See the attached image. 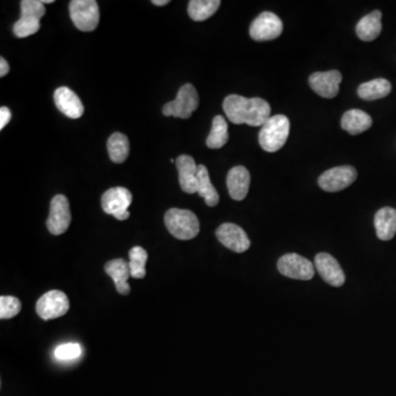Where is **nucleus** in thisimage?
I'll use <instances>...</instances> for the list:
<instances>
[{"label":"nucleus","instance_id":"25","mask_svg":"<svg viewBox=\"0 0 396 396\" xmlns=\"http://www.w3.org/2000/svg\"><path fill=\"white\" fill-rule=\"evenodd\" d=\"M219 0H192L189 3V15L194 21H204L216 14Z\"/></svg>","mask_w":396,"mask_h":396},{"label":"nucleus","instance_id":"30","mask_svg":"<svg viewBox=\"0 0 396 396\" xmlns=\"http://www.w3.org/2000/svg\"><path fill=\"white\" fill-rule=\"evenodd\" d=\"M20 5H21V17L40 20L46 14V8L39 0H24Z\"/></svg>","mask_w":396,"mask_h":396},{"label":"nucleus","instance_id":"23","mask_svg":"<svg viewBox=\"0 0 396 396\" xmlns=\"http://www.w3.org/2000/svg\"><path fill=\"white\" fill-rule=\"evenodd\" d=\"M198 195L205 199L206 205L214 207L219 203V195L210 182L209 173L205 165H198Z\"/></svg>","mask_w":396,"mask_h":396},{"label":"nucleus","instance_id":"26","mask_svg":"<svg viewBox=\"0 0 396 396\" xmlns=\"http://www.w3.org/2000/svg\"><path fill=\"white\" fill-rule=\"evenodd\" d=\"M228 123L222 116H216L206 145L209 149H220L228 142Z\"/></svg>","mask_w":396,"mask_h":396},{"label":"nucleus","instance_id":"18","mask_svg":"<svg viewBox=\"0 0 396 396\" xmlns=\"http://www.w3.org/2000/svg\"><path fill=\"white\" fill-rule=\"evenodd\" d=\"M106 273L114 280L117 292L121 295H128L130 293L128 278H130V269L123 259H115L107 262L105 266Z\"/></svg>","mask_w":396,"mask_h":396},{"label":"nucleus","instance_id":"13","mask_svg":"<svg viewBox=\"0 0 396 396\" xmlns=\"http://www.w3.org/2000/svg\"><path fill=\"white\" fill-rule=\"evenodd\" d=\"M343 75L339 71L333 70L328 72H317L309 76V86L319 96L324 98H333L339 93Z\"/></svg>","mask_w":396,"mask_h":396},{"label":"nucleus","instance_id":"35","mask_svg":"<svg viewBox=\"0 0 396 396\" xmlns=\"http://www.w3.org/2000/svg\"><path fill=\"white\" fill-rule=\"evenodd\" d=\"M54 3L53 0H44V1H42V4H52Z\"/></svg>","mask_w":396,"mask_h":396},{"label":"nucleus","instance_id":"4","mask_svg":"<svg viewBox=\"0 0 396 396\" xmlns=\"http://www.w3.org/2000/svg\"><path fill=\"white\" fill-rule=\"evenodd\" d=\"M199 97L192 84H185L179 88L177 98L163 107V115L175 118L189 119L198 108Z\"/></svg>","mask_w":396,"mask_h":396},{"label":"nucleus","instance_id":"29","mask_svg":"<svg viewBox=\"0 0 396 396\" xmlns=\"http://www.w3.org/2000/svg\"><path fill=\"white\" fill-rule=\"evenodd\" d=\"M21 302L17 297H0V318L9 319L17 316L21 311Z\"/></svg>","mask_w":396,"mask_h":396},{"label":"nucleus","instance_id":"21","mask_svg":"<svg viewBox=\"0 0 396 396\" xmlns=\"http://www.w3.org/2000/svg\"><path fill=\"white\" fill-rule=\"evenodd\" d=\"M382 14L379 10L371 12L365 16L360 21L358 22L355 27L357 36L360 40L365 42L373 41L377 39L382 31Z\"/></svg>","mask_w":396,"mask_h":396},{"label":"nucleus","instance_id":"19","mask_svg":"<svg viewBox=\"0 0 396 396\" xmlns=\"http://www.w3.org/2000/svg\"><path fill=\"white\" fill-rule=\"evenodd\" d=\"M375 226L380 240L389 241L396 234V209L383 207L375 216Z\"/></svg>","mask_w":396,"mask_h":396},{"label":"nucleus","instance_id":"11","mask_svg":"<svg viewBox=\"0 0 396 396\" xmlns=\"http://www.w3.org/2000/svg\"><path fill=\"white\" fill-rule=\"evenodd\" d=\"M71 216L70 203L64 195L54 196L50 208V215L46 220L48 231L54 236L63 234L70 227Z\"/></svg>","mask_w":396,"mask_h":396},{"label":"nucleus","instance_id":"8","mask_svg":"<svg viewBox=\"0 0 396 396\" xmlns=\"http://www.w3.org/2000/svg\"><path fill=\"white\" fill-rule=\"evenodd\" d=\"M357 177L358 172L355 167L350 165H343L324 172L319 177L318 184L321 189L329 193H335L350 187Z\"/></svg>","mask_w":396,"mask_h":396},{"label":"nucleus","instance_id":"7","mask_svg":"<svg viewBox=\"0 0 396 396\" xmlns=\"http://www.w3.org/2000/svg\"><path fill=\"white\" fill-rule=\"evenodd\" d=\"M132 203V195L125 187H114L105 192L102 197V207L105 213L114 216L116 219H128L129 206Z\"/></svg>","mask_w":396,"mask_h":396},{"label":"nucleus","instance_id":"34","mask_svg":"<svg viewBox=\"0 0 396 396\" xmlns=\"http://www.w3.org/2000/svg\"><path fill=\"white\" fill-rule=\"evenodd\" d=\"M152 4L155 6H165L170 4V0H153Z\"/></svg>","mask_w":396,"mask_h":396},{"label":"nucleus","instance_id":"15","mask_svg":"<svg viewBox=\"0 0 396 396\" xmlns=\"http://www.w3.org/2000/svg\"><path fill=\"white\" fill-rule=\"evenodd\" d=\"M179 181L185 193L194 194L198 191V165L189 155H179L177 159Z\"/></svg>","mask_w":396,"mask_h":396},{"label":"nucleus","instance_id":"14","mask_svg":"<svg viewBox=\"0 0 396 396\" xmlns=\"http://www.w3.org/2000/svg\"><path fill=\"white\" fill-rule=\"evenodd\" d=\"M315 266L319 276L329 286L340 288L345 284V276L340 264L330 254L321 252L315 258Z\"/></svg>","mask_w":396,"mask_h":396},{"label":"nucleus","instance_id":"1","mask_svg":"<svg viewBox=\"0 0 396 396\" xmlns=\"http://www.w3.org/2000/svg\"><path fill=\"white\" fill-rule=\"evenodd\" d=\"M226 116L234 125L262 127L271 118V107L264 99L246 98L239 95H229L224 100Z\"/></svg>","mask_w":396,"mask_h":396},{"label":"nucleus","instance_id":"28","mask_svg":"<svg viewBox=\"0 0 396 396\" xmlns=\"http://www.w3.org/2000/svg\"><path fill=\"white\" fill-rule=\"evenodd\" d=\"M41 24L40 20L33 18L20 17L14 26V33L18 38H27L39 31Z\"/></svg>","mask_w":396,"mask_h":396},{"label":"nucleus","instance_id":"5","mask_svg":"<svg viewBox=\"0 0 396 396\" xmlns=\"http://www.w3.org/2000/svg\"><path fill=\"white\" fill-rule=\"evenodd\" d=\"M70 16L80 31H94L99 22L98 4L95 0H73L70 3Z\"/></svg>","mask_w":396,"mask_h":396},{"label":"nucleus","instance_id":"10","mask_svg":"<svg viewBox=\"0 0 396 396\" xmlns=\"http://www.w3.org/2000/svg\"><path fill=\"white\" fill-rule=\"evenodd\" d=\"M283 31L282 20L273 12H262L250 26V36L256 41H271Z\"/></svg>","mask_w":396,"mask_h":396},{"label":"nucleus","instance_id":"20","mask_svg":"<svg viewBox=\"0 0 396 396\" xmlns=\"http://www.w3.org/2000/svg\"><path fill=\"white\" fill-rule=\"evenodd\" d=\"M372 126V118L360 109H351L345 111L341 118L343 130L353 135H360Z\"/></svg>","mask_w":396,"mask_h":396},{"label":"nucleus","instance_id":"2","mask_svg":"<svg viewBox=\"0 0 396 396\" xmlns=\"http://www.w3.org/2000/svg\"><path fill=\"white\" fill-rule=\"evenodd\" d=\"M290 135V120L284 115L271 117L259 133V143L266 152H276L282 149Z\"/></svg>","mask_w":396,"mask_h":396},{"label":"nucleus","instance_id":"31","mask_svg":"<svg viewBox=\"0 0 396 396\" xmlns=\"http://www.w3.org/2000/svg\"><path fill=\"white\" fill-rule=\"evenodd\" d=\"M56 359L61 361H70L78 359L82 355V348L78 343H70L58 345L56 349Z\"/></svg>","mask_w":396,"mask_h":396},{"label":"nucleus","instance_id":"17","mask_svg":"<svg viewBox=\"0 0 396 396\" xmlns=\"http://www.w3.org/2000/svg\"><path fill=\"white\" fill-rule=\"evenodd\" d=\"M227 187L230 197L234 201H244L250 187V173L241 165L232 167L227 175Z\"/></svg>","mask_w":396,"mask_h":396},{"label":"nucleus","instance_id":"27","mask_svg":"<svg viewBox=\"0 0 396 396\" xmlns=\"http://www.w3.org/2000/svg\"><path fill=\"white\" fill-rule=\"evenodd\" d=\"M129 269L130 274L133 278H143L147 274L145 272V264L147 260V252L143 249L142 246H133L129 251Z\"/></svg>","mask_w":396,"mask_h":396},{"label":"nucleus","instance_id":"9","mask_svg":"<svg viewBox=\"0 0 396 396\" xmlns=\"http://www.w3.org/2000/svg\"><path fill=\"white\" fill-rule=\"evenodd\" d=\"M70 309V302L66 293L53 290L40 297L36 303V313L44 321L63 316Z\"/></svg>","mask_w":396,"mask_h":396},{"label":"nucleus","instance_id":"24","mask_svg":"<svg viewBox=\"0 0 396 396\" xmlns=\"http://www.w3.org/2000/svg\"><path fill=\"white\" fill-rule=\"evenodd\" d=\"M109 157L115 163H123L129 155V140L123 133L116 132L110 135L107 142Z\"/></svg>","mask_w":396,"mask_h":396},{"label":"nucleus","instance_id":"12","mask_svg":"<svg viewBox=\"0 0 396 396\" xmlns=\"http://www.w3.org/2000/svg\"><path fill=\"white\" fill-rule=\"evenodd\" d=\"M216 237L219 240L220 244L237 254L246 252L251 244L246 231L239 226L230 222L219 226L216 231Z\"/></svg>","mask_w":396,"mask_h":396},{"label":"nucleus","instance_id":"33","mask_svg":"<svg viewBox=\"0 0 396 396\" xmlns=\"http://www.w3.org/2000/svg\"><path fill=\"white\" fill-rule=\"evenodd\" d=\"M9 71V64H8L7 61L4 58H0V76L4 78V76L7 75Z\"/></svg>","mask_w":396,"mask_h":396},{"label":"nucleus","instance_id":"6","mask_svg":"<svg viewBox=\"0 0 396 396\" xmlns=\"http://www.w3.org/2000/svg\"><path fill=\"white\" fill-rule=\"evenodd\" d=\"M278 269L282 276L294 280L309 281L314 278L315 270L312 262L300 254H288L281 256Z\"/></svg>","mask_w":396,"mask_h":396},{"label":"nucleus","instance_id":"32","mask_svg":"<svg viewBox=\"0 0 396 396\" xmlns=\"http://www.w3.org/2000/svg\"><path fill=\"white\" fill-rule=\"evenodd\" d=\"M11 119V113L7 107L0 108V129L3 130Z\"/></svg>","mask_w":396,"mask_h":396},{"label":"nucleus","instance_id":"3","mask_svg":"<svg viewBox=\"0 0 396 396\" xmlns=\"http://www.w3.org/2000/svg\"><path fill=\"white\" fill-rule=\"evenodd\" d=\"M165 225L172 236L179 240H191L199 234V222L191 210L172 208L165 214Z\"/></svg>","mask_w":396,"mask_h":396},{"label":"nucleus","instance_id":"16","mask_svg":"<svg viewBox=\"0 0 396 396\" xmlns=\"http://www.w3.org/2000/svg\"><path fill=\"white\" fill-rule=\"evenodd\" d=\"M54 102L62 114L71 119H78L84 114V106L80 97L68 88H58L54 93Z\"/></svg>","mask_w":396,"mask_h":396},{"label":"nucleus","instance_id":"22","mask_svg":"<svg viewBox=\"0 0 396 396\" xmlns=\"http://www.w3.org/2000/svg\"><path fill=\"white\" fill-rule=\"evenodd\" d=\"M391 83L385 78H377L363 83L358 88V95L365 100H375V99L385 98L391 93Z\"/></svg>","mask_w":396,"mask_h":396}]
</instances>
